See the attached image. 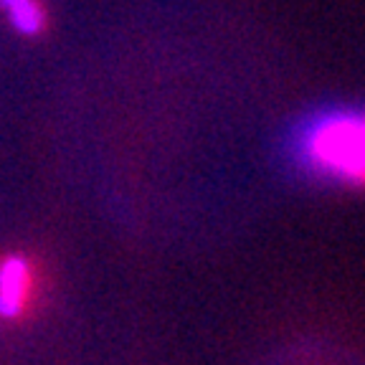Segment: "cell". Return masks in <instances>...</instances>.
I'll return each instance as SVG.
<instances>
[{"label":"cell","instance_id":"cell-1","mask_svg":"<svg viewBox=\"0 0 365 365\" xmlns=\"http://www.w3.org/2000/svg\"><path fill=\"white\" fill-rule=\"evenodd\" d=\"M363 120L353 109H327L299 125L292 140L299 165L317 175L358 185L363 180Z\"/></svg>","mask_w":365,"mask_h":365},{"label":"cell","instance_id":"cell-2","mask_svg":"<svg viewBox=\"0 0 365 365\" xmlns=\"http://www.w3.org/2000/svg\"><path fill=\"white\" fill-rule=\"evenodd\" d=\"M38 299V272L34 262L13 254L0 262V317L23 319Z\"/></svg>","mask_w":365,"mask_h":365},{"label":"cell","instance_id":"cell-3","mask_svg":"<svg viewBox=\"0 0 365 365\" xmlns=\"http://www.w3.org/2000/svg\"><path fill=\"white\" fill-rule=\"evenodd\" d=\"M0 8L8 13L11 23L21 31V34L36 36L43 31L46 13L38 0H0Z\"/></svg>","mask_w":365,"mask_h":365}]
</instances>
